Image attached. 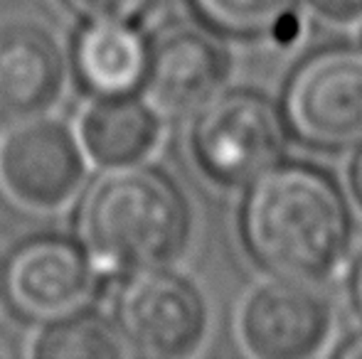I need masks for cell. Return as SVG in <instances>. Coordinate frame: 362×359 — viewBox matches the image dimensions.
Wrapping results in <instances>:
<instances>
[{"instance_id": "18", "label": "cell", "mask_w": 362, "mask_h": 359, "mask_svg": "<svg viewBox=\"0 0 362 359\" xmlns=\"http://www.w3.org/2000/svg\"><path fill=\"white\" fill-rule=\"evenodd\" d=\"M335 357L338 359H362V330L355 332V335H350L348 340L338 347Z\"/></svg>"}, {"instance_id": "15", "label": "cell", "mask_w": 362, "mask_h": 359, "mask_svg": "<svg viewBox=\"0 0 362 359\" xmlns=\"http://www.w3.org/2000/svg\"><path fill=\"white\" fill-rule=\"evenodd\" d=\"M74 15L86 23H106V20H126L144 15L151 0H62Z\"/></svg>"}, {"instance_id": "5", "label": "cell", "mask_w": 362, "mask_h": 359, "mask_svg": "<svg viewBox=\"0 0 362 359\" xmlns=\"http://www.w3.org/2000/svg\"><path fill=\"white\" fill-rule=\"evenodd\" d=\"M116 325L136 352L182 357L200 345L207 310L200 291L163 266L129 273L116 298Z\"/></svg>"}, {"instance_id": "12", "label": "cell", "mask_w": 362, "mask_h": 359, "mask_svg": "<svg viewBox=\"0 0 362 359\" xmlns=\"http://www.w3.org/2000/svg\"><path fill=\"white\" fill-rule=\"evenodd\" d=\"M158 140V114L131 96H99L81 118V143L104 168L141 163Z\"/></svg>"}, {"instance_id": "19", "label": "cell", "mask_w": 362, "mask_h": 359, "mask_svg": "<svg viewBox=\"0 0 362 359\" xmlns=\"http://www.w3.org/2000/svg\"><path fill=\"white\" fill-rule=\"evenodd\" d=\"M350 182H353V192H355V197H358V202L362 207V148H360L358 158H355V163H353V170H350Z\"/></svg>"}, {"instance_id": "17", "label": "cell", "mask_w": 362, "mask_h": 359, "mask_svg": "<svg viewBox=\"0 0 362 359\" xmlns=\"http://www.w3.org/2000/svg\"><path fill=\"white\" fill-rule=\"evenodd\" d=\"M350 300H353V308L362 317V254L358 256L353 273H350Z\"/></svg>"}, {"instance_id": "14", "label": "cell", "mask_w": 362, "mask_h": 359, "mask_svg": "<svg viewBox=\"0 0 362 359\" xmlns=\"http://www.w3.org/2000/svg\"><path fill=\"white\" fill-rule=\"evenodd\" d=\"M35 357L40 359H116L129 355L119 325L96 312L74 310L54 317L35 342Z\"/></svg>"}, {"instance_id": "20", "label": "cell", "mask_w": 362, "mask_h": 359, "mask_svg": "<svg viewBox=\"0 0 362 359\" xmlns=\"http://www.w3.org/2000/svg\"><path fill=\"white\" fill-rule=\"evenodd\" d=\"M0 286H3V271H0Z\"/></svg>"}, {"instance_id": "11", "label": "cell", "mask_w": 362, "mask_h": 359, "mask_svg": "<svg viewBox=\"0 0 362 359\" xmlns=\"http://www.w3.org/2000/svg\"><path fill=\"white\" fill-rule=\"evenodd\" d=\"M151 47L144 32L126 20L89 23L74 47L76 74L96 96H131L144 89Z\"/></svg>"}, {"instance_id": "8", "label": "cell", "mask_w": 362, "mask_h": 359, "mask_svg": "<svg viewBox=\"0 0 362 359\" xmlns=\"http://www.w3.org/2000/svg\"><path fill=\"white\" fill-rule=\"evenodd\" d=\"M91 288V256L74 241L57 236L20 246L5 269V291L13 305L40 320H54L81 310Z\"/></svg>"}, {"instance_id": "1", "label": "cell", "mask_w": 362, "mask_h": 359, "mask_svg": "<svg viewBox=\"0 0 362 359\" xmlns=\"http://www.w3.org/2000/svg\"><path fill=\"white\" fill-rule=\"evenodd\" d=\"M239 234L254 264L274 278L318 283L348 256L353 217L328 173L276 163L244 190Z\"/></svg>"}, {"instance_id": "10", "label": "cell", "mask_w": 362, "mask_h": 359, "mask_svg": "<svg viewBox=\"0 0 362 359\" xmlns=\"http://www.w3.org/2000/svg\"><path fill=\"white\" fill-rule=\"evenodd\" d=\"M64 84L57 39L33 23L0 28V128L10 130L52 109Z\"/></svg>"}, {"instance_id": "16", "label": "cell", "mask_w": 362, "mask_h": 359, "mask_svg": "<svg viewBox=\"0 0 362 359\" xmlns=\"http://www.w3.org/2000/svg\"><path fill=\"white\" fill-rule=\"evenodd\" d=\"M315 13L328 20H355L362 15V0H308Z\"/></svg>"}, {"instance_id": "7", "label": "cell", "mask_w": 362, "mask_h": 359, "mask_svg": "<svg viewBox=\"0 0 362 359\" xmlns=\"http://www.w3.org/2000/svg\"><path fill=\"white\" fill-rule=\"evenodd\" d=\"M86 175L84 155L57 121L35 118L10 128L0 145V180L18 202L52 209L72 200Z\"/></svg>"}, {"instance_id": "4", "label": "cell", "mask_w": 362, "mask_h": 359, "mask_svg": "<svg viewBox=\"0 0 362 359\" xmlns=\"http://www.w3.org/2000/svg\"><path fill=\"white\" fill-rule=\"evenodd\" d=\"M192 118L195 160L219 185H249L281 163L288 128L281 109L262 91L222 89Z\"/></svg>"}, {"instance_id": "2", "label": "cell", "mask_w": 362, "mask_h": 359, "mask_svg": "<svg viewBox=\"0 0 362 359\" xmlns=\"http://www.w3.org/2000/svg\"><path fill=\"white\" fill-rule=\"evenodd\" d=\"M190 209L165 173L146 165L111 168L84 195L79 234L91 261L134 273L163 266L182 251Z\"/></svg>"}, {"instance_id": "6", "label": "cell", "mask_w": 362, "mask_h": 359, "mask_svg": "<svg viewBox=\"0 0 362 359\" xmlns=\"http://www.w3.org/2000/svg\"><path fill=\"white\" fill-rule=\"evenodd\" d=\"M333 327V305L310 281L274 278L247 298L239 335L249 355L303 359L323 347Z\"/></svg>"}, {"instance_id": "21", "label": "cell", "mask_w": 362, "mask_h": 359, "mask_svg": "<svg viewBox=\"0 0 362 359\" xmlns=\"http://www.w3.org/2000/svg\"><path fill=\"white\" fill-rule=\"evenodd\" d=\"M360 47H362V30H360Z\"/></svg>"}, {"instance_id": "9", "label": "cell", "mask_w": 362, "mask_h": 359, "mask_svg": "<svg viewBox=\"0 0 362 359\" xmlns=\"http://www.w3.org/2000/svg\"><path fill=\"white\" fill-rule=\"evenodd\" d=\"M227 72V54L210 35L177 30L151 47L146 104L158 118H192L224 89Z\"/></svg>"}, {"instance_id": "3", "label": "cell", "mask_w": 362, "mask_h": 359, "mask_svg": "<svg viewBox=\"0 0 362 359\" xmlns=\"http://www.w3.org/2000/svg\"><path fill=\"white\" fill-rule=\"evenodd\" d=\"M281 116L298 143L325 153L362 148V47L330 44L305 54L286 77Z\"/></svg>"}, {"instance_id": "13", "label": "cell", "mask_w": 362, "mask_h": 359, "mask_svg": "<svg viewBox=\"0 0 362 359\" xmlns=\"http://www.w3.org/2000/svg\"><path fill=\"white\" fill-rule=\"evenodd\" d=\"M303 0H190L207 30L234 39L281 37L296 25Z\"/></svg>"}]
</instances>
